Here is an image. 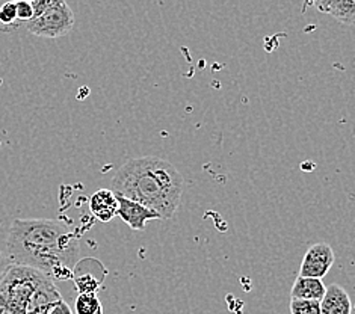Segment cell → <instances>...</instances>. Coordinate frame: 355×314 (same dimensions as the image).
<instances>
[{"mask_svg":"<svg viewBox=\"0 0 355 314\" xmlns=\"http://www.w3.org/2000/svg\"><path fill=\"white\" fill-rule=\"evenodd\" d=\"M0 314H26L19 307H15L11 302H8L0 296Z\"/></svg>","mask_w":355,"mask_h":314,"instance_id":"17","label":"cell"},{"mask_svg":"<svg viewBox=\"0 0 355 314\" xmlns=\"http://www.w3.org/2000/svg\"><path fill=\"white\" fill-rule=\"evenodd\" d=\"M61 301H64V298L61 293H59L55 281L53 279H47V281L32 295V298L29 299V304L26 307V314H49L55 305Z\"/></svg>","mask_w":355,"mask_h":314,"instance_id":"7","label":"cell"},{"mask_svg":"<svg viewBox=\"0 0 355 314\" xmlns=\"http://www.w3.org/2000/svg\"><path fill=\"white\" fill-rule=\"evenodd\" d=\"M327 292V287L322 279L300 277L295 279L291 290V299H302V301H318L320 302Z\"/></svg>","mask_w":355,"mask_h":314,"instance_id":"11","label":"cell"},{"mask_svg":"<svg viewBox=\"0 0 355 314\" xmlns=\"http://www.w3.org/2000/svg\"><path fill=\"white\" fill-rule=\"evenodd\" d=\"M118 198V216H120L132 230L142 232L148 220L160 219L156 211L147 209L146 206L135 202L132 200L116 197Z\"/></svg>","mask_w":355,"mask_h":314,"instance_id":"6","label":"cell"},{"mask_svg":"<svg viewBox=\"0 0 355 314\" xmlns=\"http://www.w3.org/2000/svg\"><path fill=\"white\" fill-rule=\"evenodd\" d=\"M111 191L116 197L156 211L160 219H171L179 210L184 180L177 168L164 159L137 157L118 169Z\"/></svg>","mask_w":355,"mask_h":314,"instance_id":"2","label":"cell"},{"mask_svg":"<svg viewBox=\"0 0 355 314\" xmlns=\"http://www.w3.org/2000/svg\"><path fill=\"white\" fill-rule=\"evenodd\" d=\"M291 314H322L320 313V302L291 299Z\"/></svg>","mask_w":355,"mask_h":314,"instance_id":"15","label":"cell"},{"mask_svg":"<svg viewBox=\"0 0 355 314\" xmlns=\"http://www.w3.org/2000/svg\"><path fill=\"white\" fill-rule=\"evenodd\" d=\"M322 314H352V301L348 292L339 284L327 287V292L320 301Z\"/></svg>","mask_w":355,"mask_h":314,"instance_id":"9","label":"cell"},{"mask_svg":"<svg viewBox=\"0 0 355 314\" xmlns=\"http://www.w3.org/2000/svg\"><path fill=\"white\" fill-rule=\"evenodd\" d=\"M74 311L76 314H103V305L97 295L79 293L74 302Z\"/></svg>","mask_w":355,"mask_h":314,"instance_id":"14","label":"cell"},{"mask_svg":"<svg viewBox=\"0 0 355 314\" xmlns=\"http://www.w3.org/2000/svg\"><path fill=\"white\" fill-rule=\"evenodd\" d=\"M33 19L26 24L31 33L43 38H59L70 33L74 14L64 0H33Z\"/></svg>","mask_w":355,"mask_h":314,"instance_id":"3","label":"cell"},{"mask_svg":"<svg viewBox=\"0 0 355 314\" xmlns=\"http://www.w3.org/2000/svg\"><path fill=\"white\" fill-rule=\"evenodd\" d=\"M49 314H73V311H71L69 304H67L65 301H61V302L55 305L52 311H50Z\"/></svg>","mask_w":355,"mask_h":314,"instance_id":"18","label":"cell"},{"mask_svg":"<svg viewBox=\"0 0 355 314\" xmlns=\"http://www.w3.org/2000/svg\"><path fill=\"white\" fill-rule=\"evenodd\" d=\"M89 210L101 223H109L118 216V198L109 189H100L89 200Z\"/></svg>","mask_w":355,"mask_h":314,"instance_id":"10","label":"cell"},{"mask_svg":"<svg viewBox=\"0 0 355 314\" xmlns=\"http://www.w3.org/2000/svg\"><path fill=\"white\" fill-rule=\"evenodd\" d=\"M17 15L23 24H28L33 19V6L28 0H20L17 2Z\"/></svg>","mask_w":355,"mask_h":314,"instance_id":"16","label":"cell"},{"mask_svg":"<svg viewBox=\"0 0 355 314\" xmlns=\"http://www.w3.org/2000/svg\"><path fill=\"white\" fill-rule=\"evenodd\" d=\"M5 257L10 265L38 269L49 278L70 279L80 246L69 227L52 219H15L8 230Z\"/></svg>","mask_w":355,"mask_h":314,"instance_id":"1","label":"cell"},{"mask_svg":"<svg viewBox=\"0 0 355 314\" xmlns=\"http://www.w3.org/2000/svg\"><path fill=\"white\" fill-rule=\"evenodd\" d=\"M106 269H100L97 272L89 270V259L79 261L73 270V281L78 287L79 293H92L97 295L100 286L103 284L106 277Z\"/></svg>","mask_w":355,"mask_h":314,"instance_id":"8","label":"cell"},{"mask_svg":"<svg viewBox=\"0 0 355 314\" xmlns=\"http://www.w3.org/2000/svg\"><path fill=\"white\" fill-rule=\"evenodd\" d=\"M49 278L38 269L23 265H10L0 279V296L15 307L26 313L32 295L43 286Z\"/></svg>","mask_w":355,"mask_h":314,"instance_id":"4","label":"cell"},{"mask_svg":"<svg viewBox=\"0 0 355 314\" xmlns=\"http://www.w3.org/2000/svg\"><path fill=\"white\" fill-rule=\"evenodd\" d=\"M20 26H23V23L17 15V2H5L0 5V30L12 32Z\"/></svg>","mask_w":355,"mask_h":314,"instance_id":"13","label":"cell"},{"mask_svg":"<svg viewBox=\"0 0 355 314\" xmlns=\"http://www.w3.org/2000/svg\"><path fill=\"white\" fill-rule=\"evenodd\" d=\"M0 227H2V219H0ZM10 266V263H8V260H6V257H5V254L0 251V279H2V277H3V274H5V270H6V268Z\"/></svg>","mask_w":355,"mask_h":314,"instance_id":"19","label":"cell"},{"mask_svg":"<svg viewBox=\"0 0 355 314\" xmlns=\"http://www.w3.org/2000/svg\"><path fill=\"white\" fill-rule=\"evenodd\" d=\"M334 265V251L331 246L325 242L311 245L304 254L301 261L300 277L322 279L329 272Z\"/></svg>","mask_w":355,"mask_h":314,"instance_id":"5","label":"cell"},{"mask_svg":"<svg viewBox=\"0 0 355 314\" xmlns=\"http://www.w3.org/2000/svg\"><path fill=\"white\" fill-rule=\"evenodd\" d=\"M313 6L343 24H355V0H319Z\"/></svg>","mask_w":355,"mask_h":314,"instance_id":"12","label":"cell"}]
</instances>
